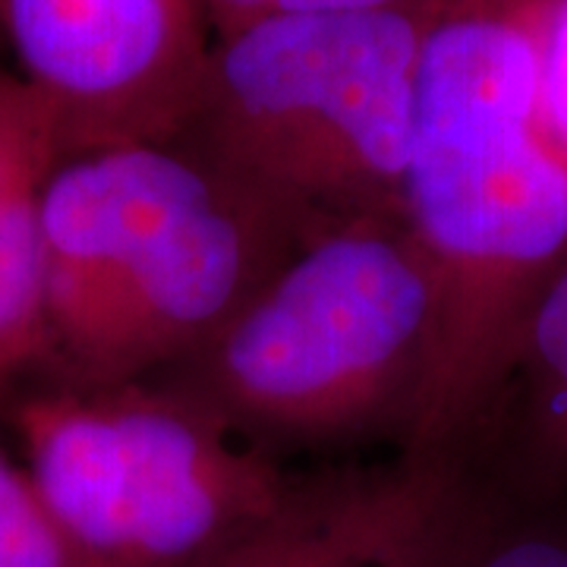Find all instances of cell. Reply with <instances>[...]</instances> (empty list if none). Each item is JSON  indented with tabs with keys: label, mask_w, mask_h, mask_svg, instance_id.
Returning <instances> with one entry per match:
<instances>
[{
	"label": "cell",
	"mask_w": 567,
	"mask_h": 567,
	"mask_svg": "<svg viewBox=\"0 0 567 567\" xmlns=\"http://www.w3.org/2000/svg\"><path fill=\"white\" fill-rule=\"evenodd\" d=\"M420 48L404 221L442 284L410 432L447 454L502 394L529 306L567 256V164L539 130L551 0H413Z\"/></svg>",
	"instance_id": "6da1fadb"
},
{
	"label": "cell",
	"mask_w": 567,
	"mask_h": 567,
	"mask_svg": "<svg viewBox=\"0 0 567 567\" xmlns=\"http://www.w3.org/2000/svg\"><path fill=\"white\" fill-rule=\"evenodd\" d=\"M39 221L51 360L80 388L183 363L312 234L181 142L63 158Z\"/></svg>",
	"instance_id": "7a4b0ae2"
},
{
	"label": "cell",
	"mask_w": 567,
	"mask_h": 567,
	"mask_svg": "<svg viewBox=\"0 0 567 567\" xmlns=\"http://www.w3.org/2000/svg\"><path fill=\"white\" fill-rule=\"evenodd\" d=\"M442 334V284L404 218L319 227L181 365L177 385L244 435H410Z\"/></svg>",
	"instance_id": "3957f363"
},
{
	"label": "cell",
	"mask_w": 567,
	"mask_h": 567,
	"mask_svg": "<svg viewBox=\"0 0 567 567\" xmlns=\"http://www.w3.org/2000/svg\"><path fill=\"white\" fill-rule=\"evenodd\" d=\"M416 48L413 0L249 22L215 44L183 140L309 230L404 218Z\"/></svg>",
	"instance_id": "277c9868"
},
{
	"label": "cell",
	"mask_w": 567,
	"mask_h": 567,
	"mask_svg": "<svg viewBox=\"0 0 567 567\" xmlns=\"http://www.w3.org/2000/svg\"><path fill=\"white\" fill-rule=\"evenodd\" d=\"M25 473L92 567H205L290 480L181 388L61 385L22 398Z\"/></svg>",
	"instance_id": "5b68a950"
},
{
	"label": "cell",
	"mask_w": 567,
	"mask_h": 567,
	"mask_svg": "<svg viewBox=\"0 0 567 567\" xmlns=\"http://www.w3.org/2000/svg\"><path fill=\"white\" fill-rule=\"evenodd\" d=\"M205 13L203 0H0L22 80L58 117L63 158L189 133L215 54Z\"/></svg>",
	"instance_id": "8992f818"
},
{
	"label": "cell",
	"mask_w": 567,
	"mask_h": 567,
	"mask_svg": "<svg viewBox=\"0 0 567 567\" xmlns=\"http://www.w3.org/2000/svg\"><path fill=\"white\" fill-rule=\"evenodd\" d=\"M476 498L447 454L293 483L205 567H451Z\"/></svg>",
	"instance_id": "52a82bcc"
},
{
	"label": "cell",
	"mask_w": 567,
	"mask_h": 567,
	"mask_svg": "<svg viewBox=\"0 0 567 567\" xmlns=\"http://www.w3.org/2000/svg\"><path fill=\"white\" fill-rule=\"evenodd\" d=\"M39 189H25L0 205V394L22 372L51 360L48 256L39 221Z\"/></svg>",
	"instance_id": "ba28073f"
},
{
	"label": "cell",
	"mask_w": 567,
	"mask_h": 567,
	"mask_svg": "<svg viewBox=\"0 0 567 567\" xmlns=\"http://www.w3.org/2000/svg\"><path fill=\"white\" fill-rule=\"evenodd\" d=\"M61 158L54 111L22 76L0 70V205L39 189Z\"/></svg>",
	"instance_id": "9c48e42d"
},
{
	"label": "cell",
	"mask_w": 567,
	"mask_h": 567,
	"mask_svg": "<svg viewBox=\"0 0 567 567\" xmlns=\"http://www.w3.org/2000/svg\"><path fill=\"white\" fill-rule=\"evenodd\" d=\"M0 567H92L41 502L25 466L0 451Z\"/></svg>",
	"instance_id": "30bf717a"
},
{
	"label": "cell",
	"mask_w": 567,
	"mask_h": 567,
	"mask_svg": "<svg viewBox=\"0 0 567 567\" xmlns=\"http://www.w3.org/2000/svg\"><path fill=\"white\" fill-rule=\"evenodd\" d=\"M451 567H567V524L495 520L480 505Z\"/></svg>",
	"instance_id": "8fae6325"
},
{
	"label": "cell",
	"mask_w": 567,
	"mask_h": 567,
	"mask_svg": "<svg viewBox=\"0 0 567 567\" xmlns=\"http://www.w3.org/2000/svg\"><path fill=\"white\" fill-rule=\"evenodd\" d=\"M539 130L551 152L567 164V0H551L543 39Z\"/></svg>",
	"instance_id": "7c38bea8"
},
{
	"label": "cell",
	"mask_w": 567,
	"mask_h": 567,
	"mask_svg": "<svg viewBox=\"0 0 567 567\" xmlns=\"http://www.w3.org/2000/svg\"><path fill=\"white\" fill-rule=\"evenodd\" d=\"M410 0H205L208 20L218 39L244 29L249 22L284 13H334V10H382L404 7Z\"/></svg>",
	"instance_id": "4fadbf2b"
}]
</instances>
